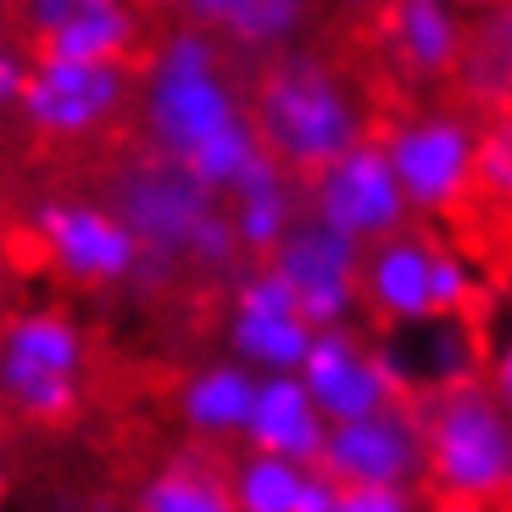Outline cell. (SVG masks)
Wrapping results in <instances>:
<instances>
[{
	"mask_svg": "<svg viewBox=\"0 0 512 512\" xmlns=\"http://www.w3.org/2000/svg\"><path fill=\"white\" fill-rule=\"evenodd\" d=\"M334 507H340V485H334L323 468H312L307 490H301V507H295V512H334Z\"/></svg>",
	"mask_w": 512,
	"mask_h": 512,
	"instance_id": "1f68e13d",
	"label": "cell"
},
{
	"mask_svg": "<svg viewBox=\"0 0 512 512\" xmlns=\"http://www.w3.org/2000/svg\"><path fill=\"white\" fill-rule=\"evenodd\" d=\"M245 117V101L223 67V39L179 23L156 39L140 84V140L151 156L190 162L212 134Z\"/></svg>",
	"mask_w": 512,
	"mask_h": 512,
	"instance_id": "7a4b0ae2",
	"label": "cell"
},
{
	"mask_svg": "<svg viewBox=\"0 0 512 512\" xmlns=\"http://www.w3.org/2000/svg\"><path fill=\"white\" fill-rule=\"evenodd\" d=\"M457 90L474 106H490V112L512 106V0H496L490 12H479V23H468Z\"/></svg>",
	"mask_w": 512,
	"mask_h": 512,
	"instance_id": "44dd1931",
	"label": "cell"
},
{
	"mask_svg": "<svg viewBox=\"0 0 512 512\" xmlns=\"http://www.w3.org/2000/svg\"><path fill=\"white\" fill-rule=\"evenodd\" d=\"M223 206H229V223H234V234H240V251L268 262L284 245V234L307 218V190H301L295 173H284V167L262 151L251 162V173L223 195Z\"/></svg>",
	"mask_w": 512,
	"mask_h": 512,
	"instance_id": "e0dca14e",
	"label": "cell"
},
{
	"mask_svg": "<svg viewBox=\"0 0 512 512\" xmlns=\"http://www.w3.org/2000/svg\"><path fill=\"white\" fill-rule=\"evenodd\" d=\"M256 401V373L245 362H206L179 384V423L201 440H245V418Z\"/></svg>",
	"mask_w": 512,
	"mask_h": 512,
	"instance_id": "d6986e66",
	"label": "cell"
},
{
	"mask_svg": "<svg viewBox=\"0 0 512 512\" xmlns=\"http://www.w3.org/2000/svg\"><path fill=\"white\" fill-rule=\"evenodd\" d=\"M323 440H329V418L318 412L301 373H262L251 418H245V451H268V457H290V462L318 468Z\"/></svg>",
	"mask_w": 512,
	"mask_h": 512,
	"instance_id": "9a60e30c",
	"label": "cell"
},
{
	"mask_svg": "<svg viewBox=\"0 0 512 512\" xmlns=\"http://www.w3.org/2000/svg\"><path fill=\"white\" fill-rule=\"evenodd\" d=\"M485 384H490V396H496L501 407L512 412V334H507V340H496V351H490Z\"/></svg>",
	"mask_w": 512,
	"mask_h": 512,
	"instance_id": "4dcf8cb0",
	"label": "cell"
},
{
	"mask_svg": "<svg viewBox=\"0 0 512 512\" xmlns=\"http://www.w3.org/2000/svg\"><path fill=\"white\" fill-rule=\"evenodd\" d=\"M418 334V351H401V368H407L412 390L435 396V390H451V384H474L485 379V357H479V340L468 329V318H429L423 329H407Z\"/></svg>",
	"mask_w": 512,
	"mask_h": 512,
	"instance_id": "7402d4cb",
	"label": "cell"
},
{
	"mask_svg": "<svg viewBox=\"0 0 512 512\" xmlns=\"http://www.w3.org/2000/svg\"><path fill=\"white\" fill-rule=\"evenodd\" d=\"M307 462L268 457V451H245L229 468V496L240 512H295L307 490Z\"/></svg>",
	"mask_w": 512,
	"mask_h": 512,
	"instance_id": "cb8c5ba5",
	"label": "cell"
},
{
	"mask_svg": "<svg viewBox=\"0 0 512 512\" xmlns=\"http://www.w3.org/2000/svg\"><path fill=\"white\" fill-rule=\"evenodd\" d=\"M240 256L245 251H240V234H234V223H229V206H218V212L195 229L184 262H195V268H206V273H223V268H234Z\"/></svg>",
	"mask_w": 512,
	"mask_h": 512,
	"instance_id": "83f0119b",
	"label": "cell"
},
{
	"mask_svg": "<svg viewBox=\"0 0 512 512\" xmlns=\"http://www.w3.org/2000/svg\"><path fill=\"white\" fill-rule=\"evenodd\" d=\"M34 240L67 284L84 290H112V284H134L140 268V245L123 229L106 201H84V195H51L34 206Z\"/></svg>",
	"mask_w": 512,
	"mask_h": 512,
	"instance_id": "9c48e42d",
	"label": "cell"
},
{
	"mask_svg": "<svg viewBox=\"0 0 512 512\" xmlns=\"http://www.w3.org/2000/svg\"><path fill=\"white\" fill-rule=\"evenodd\" d=\"M184 23L229 39L240 51H290V39L307 23V0H184Z\"/></svg>",
	"mask_w": 512,
	"mask_h": 512,
	"instance_id": "ffe728a7",
	"label": "cell"
},
{
	"mask_svg": "<svg viewBox=\"0 0 512 512\" xmlns=\"http://www.w3.org/2000/svg\"><path fill=\"white\" fill-rule=\"evenodd\" d=\"M429 512H501V507H474V501H435Z\"/></svg>",
	"mask_w": 512,
	"mask_h": 512,
	"instance_id": "d6a6232c",
	"label": "cell"
},
{
	"mask_svg": "<svg viewBox=\"0 0 512 512\" xmlns=\"http://www.w3.org/2000/svg\"><path fill=\"white\" fill-rule=\"evenodd\" d=\"M256 156H262V140H256V123H251V112H245L240 123H229L223 134H212V140H206L184 167H190L195 179H201L206 190H212V195L223 201V195H229L234 184L245 179V173H251Z\"/></svg>",
	"mask_w": 512,
	"mask_h": 512,
	"instance_id": "d4e9b609",
	"label": "cell"
},
{
	"mask_svg": "<svg viewBox=\"0 0 512 512\" xmlns=\"http://www.w3.org/2000/svg\"><path fill=\"white\" fill-rule=\"evenodd\" d=\"M451 6H457V12H490L496 0H451Z\"/></svg>",
	"mask_w": 512,
	"mask_h": 512,
	"instance_id": "836d02e7",
	"label": "cell"
},
{
	"mask_svg": "<svg viewBox=\"0 0 512 512\" xmlns=\"http://www.w3.org/2000/svg\"><path fill=\"white\" fill-rule=\"evenodd\" d=\"M423 418V490L435 501L501 507L512 496V412L490 384H451L418 407Z\"/></svg>",
	"mask_w": 512,
	"mask_h": 512,
	"instance_id": "3957f363",
	"label": "cell"
},
{
	"mask_svg": "<svg viewBox=\"0 0 512 512\" xmlns=\"http://www.w3.org/2000/svg\"><path fill=\"white\" fill-rule=\"evenodd\" d=\"M134 73L128 62H56V56H34L23 84V123L39 140H90L128 106Z\"/></svg>",
	"mask_w": 512,
	"mask_h": 512,
	"instance_id": "30bf717a",
	"label": "cell"
},
{
	"mask_svg": "<svg viewBox=\"0 0 512 512\" xmlns=\"http://www.w3.org/2000/svg\"><path fill=\"white\" fill-rule=\"evenodd\" d=\"M134 512H240L229 496V474L201 451L167 457L134 496Z\"/></svg>",
	"mask_w": 512,
	"mask_h": 512,
	"instance_id": "603a6c76",
	"label": "cell"
},
{
	"mask_svg": "<svg viewBox=\"0 0 512 512\" xmlns=\"http://www.w3.org/2000/svg\"><path fill=\"white\" fill-rule=\"evenodd\" d=\"M295 373H301V384L312 390V401L329 423L373 418V412L412 396V379L401 368L396 346H368L351 323L312 334V351Z\"/></svg>",
	"mask_w": 512,
	"mask_h": 512,
	"instance_id": "52a82bcc",
	"label": "cell"
},
{
	"mask_svg": "<svg viewBox=\"0 0 512 512\" xmlns=\"http://www.w3.org/2000/svg\"><path fill=\"white\" fill-rule=\"evenodd\" d=\"M134 6H156V12H167V6H184V0H134Z\"/></svg>",
	"mask_w": 512,
	"mask_h": 512,
	"instance_id": "e575fe53",
	"label": "cell"
},
{
	"mask_svg": "<svg viewBox=\"0 0 512 512\" xmlns=\"http://www.w3.org/2000/svg\"><path fill=\"white\" fill-rule=\"evenodd\" d=\"M268 268L290 284L295 307L312 329H340L362 307V245L318 218L295 223L284 245L268 256Z\"/></svg>",
	"mask_w": 512,
	"mask_h": 512,
	"instance_id": "8fae6325",
	"label": "cell"
},
{
	"mask_svg": "<svg viewBox=\"0 0 512 512\" xmlns=\"http://www.w3.org/2000/svg\"><path fill=\"white\" fill-rule=\"evenodd\" d=\"M312 323L301 318L295 307L290 284L268 268V262H256V268L240 273L234 284V307H229V351L234 362L262 379V373H295L307 362L312 351Z\"/></svg>",
	"mask_w": 512,
	"mask_h": 512,
	"instance_id": "4fadbf2b",
	"label": "cell"
},
{
	"mask_svg": "<svg viewBox=\"0 0 512 512\" xmlns=\"http://www.w3.org/2000/svg\"><path fill=\"white\" fill-rule=\"evenodd\" d=\"M390 173L407 195L412 218H446L474 195V167H479V123L468 112H407L379 134Z\"/></svg>",
	"mask_w": 512,
	"mask_h": 512,
	"instance_id": "8992f818",
	"label": "cell"
},
{
	"mask_svg": "<svg viewBox=\"0 0 512 512\" xmlns=\"http://www.w3.org/2000/svg\"><path fill=\"white\" fill-rule=\"evenodd\" d=\"M84 329L67 312H17L0 329V401L28 423H67L84 401Z\"/></svg>",
	"mask_w": 512,
	"mask_h": 512,
	"instance_id": "5b68a950",
	"label": "cell"
},
{
	"mask_svg": "<svg viewBox=\"0 0 512 512\" xmlns=\"http://www.w3.org/2000/svg\"><path fill=\"white\" fill-rule=\"evenodd\" d=\"M251 123L256 140L284 173L307 184L312 173H323L329 162L368 140V106L351 90L340 67L323 62L318 51H290L268 56V67L256 73V95H251Z\"/></svg>",
	"mask_w": 512,
	"mask_h": 512,
	"instance_id": "6da1fadb",
	"label": "cell"
},
{
	"mask_svg": "<svg viewBox=\"0 0 512 512\" xmlns=\"http://www.w3.org/2000/svg\"><path fill=\"white\" fill-rule=\"evenodd\" d=\"M73 6H78V0H17V23H23V34L39 45V39L51 34Z\"/></svg>",
	"mask_w": 512,
	"mask_h": 512,
	"instance_id": "f546056e",
	"label": "cell"
},
{
	"mask_svg": "<svg viewBox=\"0 0 512 512\" xmlns=\"http://www.w3.org/2000/svg\"><path fill=\"white\" fill-rule=\"evenodd\" d=\"M468 45V12L451 0H390L384 6V51L407 78H457Z\"/></svg>",
	"mask_w": 512,
	"mask_h": 512,
	"instance_id": "2e32d148",
	"label": "cell"
},
{
	"mask_svg": "<svg viewBox=\"0 0 512 512\" xmlns=\"http://www.w3.org/2000/svg\"><path fill=\"white\" fill-rule=\"evenodd\" d=\"M0 28H6V0H0Z\"/></svg>",
	"mask_w": 512,
	"mask_h": 512,
	"instance_id": "74e56055",
	"label": "cell"
},
{
	"mask_svg": "<svg viewBox=\"0 0 512 512\" xmlns=\"http://www.w3.org/2000/svg\"><path fill=\"white\" fill-rule=\"evenodd\" d=\"M134 51H140V6L134 0H78L34 45V56H56V62H128Z\"/></svg>",
	"mask_w": 512,
	"mask_h": 512,
	"instance_id": "ac0fdd59",
	"label": "cell"
},
{
	"mask_svg": "<svg viewBox=\"0 0 512 512\" xmlns=\"http://www.w3.org/2000/svg\"><path fill=\"white\" fill-rule=\"evenodd\" d=\"M106 206L123 218V229L140 245L134 284H140V290H162V284L184 268L195 229H201L223 201L206 190L184 162H167V156L145 151V156L117 167Z\"/></svg>",
	"mask_w": 512,
	"mask_h": 512,
	"instance_id": "277c9868",
	"label": "cell"
},
{
	"mask_svg": "<svg viewBox=\"0 0 512 512\" xmlns=\"http://www.w3.org/2000/svg\"><path fill=\"white\" fill-rule=\"evenodd\" d=\"M429 301H435V318H468L479 301V273L462 251L435 240V262H429Z\"/></svg>",
	"mask_w": 512,
	"mask_h": 512,
	"instance_id": "484cf974",
	"label": "cell"
},
{
	"mask_svg": "<svg viewBox=\"0 0 512 512\" xmlns=\"http://www.w3.org/2000/svg\"><path fill=\"white\" fill-rule=\"evenodd\" d=\"M334 512H429L423 485H346Z\"/></svg>",
	"mask_w": 512,
	"mask_h": 512,
	"instance_id": "f1b7e54d",
	"label": "cell"
},
{
	"mask_svg": "<svg viewBox=\"0 0 512 512\" xmlns=\"http://www.w3.org/2000/svg\"><path fill=\"white\" fill-rule=\"evenodd\" d=\"M0 501H6V468H0Z\"/></svg>",
	"mask_w": 512,
	"mask_h": 512,
	"instance_id": "8d00e7d4",
	"label": "cell"
},
{
	"mask_svg": "<svg viewBox=\"0 0 512 512\" xmlns=\"http://www.w3.org/2000/svg\"><path fill=\"white\" fill-rule=\"evenodd\" d=\"M429 262H435V240L429 234H390V240L362 251V307L384 323V329H423L435 318L429 301Z\"/></svg>",
	"mask_w": 512,
	"mask_h": 512,
	"instance_id": "5bb4252c",
	"label": "cell"
},
{
	"mask_svg": "<svg viewBox=\"0 0 512 512\" xmlns=\"http://www.w3.org/2000/svg\"><path fill=\"white\" fill-rule=\"evenodd\" d=\"M301 190H307V218L329 223L334 234L357 240L362 251L412 223V206L401 195L396 173H390V156H384V145L373 134L362 145H351L340 162H329L323 173H312Z\"/></svg>",
	"mask_w": 512,
	"mask_h": 512,
	"instance_id": "ba28073f",
	"label": "cell"
},
{
	"mask_svg": "<svg viewBox=\"0 0 512 512\" xmlns=\"http://www.w3.org/2000/svg\"><path fill=\"white\" fill-rule=\"evenodd\" d=\"M340 6H390V0H340Z\"/></svg>",
	"mask_w": 512,
	"mask_h": 512,
	"instance_id": "d590c367",
	"label": "cell"
},
{
	"mask_svg": "<svg viewBox=\"0 0 512 512\" xmlns=\"http://www.w3.org/2000/svg\"><path fill=\"white\" fill-rule=\"evenodd\" d=\"M474 190H485L490 201L512 206V106H507V112H496V123L479 128Z\"/></svg>",
	"mask_w": 512,
	"mask_h": 512,
	"instance_id": "4316f807",
	"label": "cell"
},
{
	"mask_svg": "<svg viewBox=\"0 0 512 512\" xmlns=\"http://www.w3.org/2000/svg\"><path fill=\"white\" fill-rule=\"evenodd\" d=\"M318 468L334 485H423V418L412 401L373 412V418L329 423Z\"/></svg>",
	"mask_w": 512,
	"mask_h": 512,
	"instance_id": "7c38bea8",
	"label": "cell"
}]
</instances>
